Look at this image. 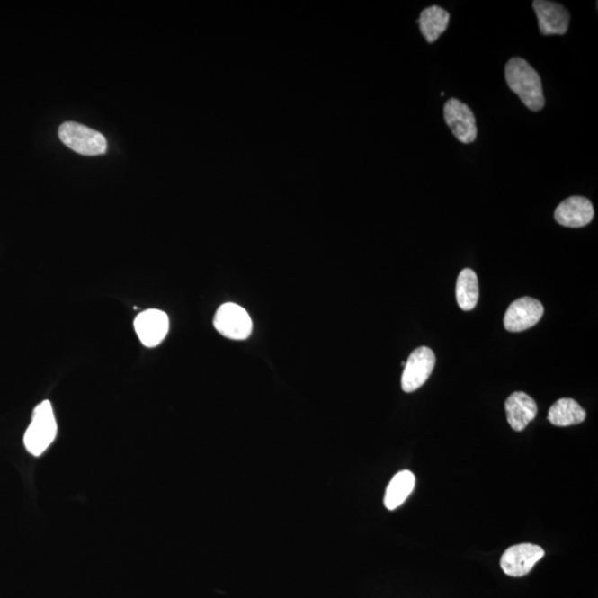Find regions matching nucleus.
Returning a JSON list of instances; mask_svg holds the SVG:
<instances>
[{
	"label": "nucleus",
	"mask_w": 598,
	"mask_h": 598,
	"mask_svg": "<svg viewBox=\"0 0 598 598\" xmlns=\"http://www.w3.org/2000/svg\"><path fill=\"white\" fill-rule=\"evenodd\" d=\"M505 79L521 102L532 112H540L545 104L542 81L533 67L522 58H512L505 66Z\"/></svg>",
	"instance_id": "1"
},
{
	"label": "nucleus",
	"mask_w": 598,
	"mask_h": 598,
	"mask_svg": "<svg viewBox=\"0 0 598 598\" xmlns=\"http://www.w3.org/2000/svg\"><path fill=\"white\" fill-rule=\"evenodd\" d=\"M57 427L54 409L49 400L42 401L33 410L31 423L23 438L28 452L40 457L55 442Z\"/></svg>",
	"instance_id": "2"
},
{
	"label": "nucleus",
	"mask_w": 598,
	"mask_h": 598,
	"mask_svg": "<svg viewBox=\"0 0 598 598\" xmlns=\"http://www.w3.org/2000/svg\"><path fill=\"white\" fill-rule=\"evenodd\" d=\"M59 138L69 149L83 156H99L107 151V140L102 133L83 124L76 122L61 124Z\"/></svg>",
	"instance_id": "3"
},
{
	"label": "nucleus",
	"mask_w": 598,
	"mask_h": 598,
	"mask_svg": "<svg viewBox=\"0 0 598 598\" xmlns=\"http://www.w3.org/2000/svg\"><path fill=\"white\" fill-rule=\"evenodd\" d=\"M213 324L222 336L232 341H245L251 336L253 328L250 315L241 306L233 303L224 304L218 309Z\"/></svg>",
	"instance_id": "4"
},
{
	"label": "nucleus",
	"mask_w": 598,
	"mask_h": 598,
	"mask_svg": "<svg viewBox=\"0 0 598 598\" xmlns=\"http://www.w3.org/2000/svg\"><path fill=\"white\" fill-rule=\"evenodd\" d=\"M435 366V355L429 347L415 349L406 361L403 376H401V388L405 392H414L425 384L433 374Z\"/></svg>",
	"instance_id": "5"
},
{
	"label": "nucleus",
	"mask_w": 598,
	"mask_h": 598,
	"mask_svg": "<svg viewBox=\"0 0 598 598\" xmlns=\"http://www.w3.org/2000/svg\"><path fill=\"white\" fill-rule=\"evenodd\" d=\"M544 549L539 545L524 543L511 547L502 555L501 568L506 576L522 577L532 571L535 564L544 557Z\"/></svg>",
	"instance_id": "6"
},
{
	"label": "nucleus",
	"mask_w": 598,
	"mask_h": 598,
	"mask_svg": "<svg viewBox=\"0 0 598 598\" xmlns=\"http://www.w3.org/2000/svg\"><path fill=\"white\" fill-rule=\"evenodd\" d=\"M443 112L450 130L459 141L469 145L476 140V117L466 103L458 99H450L444 104Z\"/></svg>",
	"instance_id": "7"
},
{
	"label": "nucleus",
	"mask_w": 598,
	"mask_h": 598,
	"mask_svg": "<svg viewBox=\"0 0 598 598\" xmlns=\"http://www.w3.org/2000/svg\"><path fill=\"white\" fill-rule=\"evenodd\" d=\"M544 314L540 301L522 298L513 301L504 315V327L508 332L520 333L535 326Z\"/></svg>",
	"instance_id": "8"
},
{
	"label": "nucleus",
	"mask_w": 598,
	"mask_h": 598,
	"mask_svg": "<svg viewBox=\"0 0 598 598\" xmlns=\"http://www.w3.org/2000/svg\"><path fill=\"white\" fill-rule=\"evenodd\" d=\"M169 317L159 309H147L137 316L135 329L146 347L159 346L169 333Z\"/></svg>",
	"instance_id": "9"
},
{
	"label": "nucleus",
	"mask_w": 598,
	"mask_h": 598,
	"mask_svg": "<svg viewBox=\"0 0 598 598\" xmlns=\"http://www.w3.org/2000/svg\"><path fill=\"white\" fill-rule=\"evenodd\" d=\"M594 208L590 200L583 196H571L564 200L555 210V221L562 227L580 228L586 227L594 219Z\"/></svg>",
	"instance_id": "10"
},
{
	"label": "nucleus",
	"mask_w": 598,
	"mask_h": 598,
	"mask_svg": "<svg viewBox=\"0 0 598 598\" xmlns=\"http://www.w3.org/2000/svg\"><path fill=\"white\" fill-rule=\"evenodd\" d=\"M535 13L539 19L540 31L544 36L564 35L569 25V13L561 4L535 0Z\"/></svg>",
	"instance_id": "11"
},
{
	"label": "nucleus",
	"mask_w": 598,
	"mask_h": 598,
	"mask_svg": "<svg viewBox=\"0 0 598 598\" xmlns=\"http://www.w3.org/2000/svg\"><path fill=\"white\" fill-rule=\"evenodd\" d=\"M506 418L514 432H523L537 417L538 406L525 392L516 391L505 401Z\"/></svg>",
	"instance_id": "12"
},
{
	"label": "nucleus",
	"mask_w": 598,
	"mask_h": 598,
	"mask_svg": "<svg viewBox=\"0 0 598 598\" xmlns=\"http://www.w3.org/2000/svg\"><path fill=\"white\" fill-rule=\"evenodd\" d=\"M415 486V477L409 470L400 471L392 478L388 486H387L384 504L387 509L394 511L404 504L413 494Z\"/></svg>",
	"instance_id": "13"
},
{
	"label": "nucleus",
	"mask_w": 598,
	"mask_h": 598,
	"mask_svg": "<svg viewBox=\"0 0 598 598\" xmlns=\"http://www.w3.org/2000/svg\"><path fill=\"white\" fill-rule=\"evenodd\" d=\"M548 419L557 427L580 424L586 419V411L576 400L562 398L549 410Z\"/></svg>",
	"instance_id": "14"
},
{
	"label": "nucleus",
	"mask_w": 598,
	"mask_h": 598,
	"mask_svg": "<svg viewBox=\"0 0 598 598\" xmlns=\"http://www.w3.org/2000/svg\"><path fill=\"white\" fill-rule=\"evenodd\" d=\"M449 21L450 13L434 4V6L425 8L421 13L418 22L421 33H423L425 40L429 44H433L446 31Z\"/></svg>",
	"instance_id": "15"
},
{
	"label": "nucleus",
	"mask_w": 598,
	"mask_h": 598,
	"mask_svg": "<svg viewBox=\"0 0 598 598\" xmlns=\"http://www.w3.org/2000/svg\"><path fill=\"white\" fill-rule=\"evenodd\" d=\"M456 296L459 308L462 310H472L478 300V281L475 272L470 269L463 270L459 274Z\"/></svg>",
	"instance_id": "16"
}]
</instances>
